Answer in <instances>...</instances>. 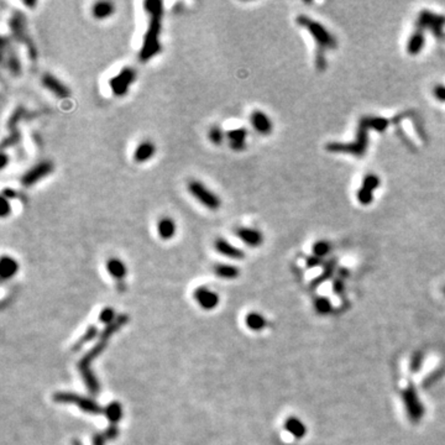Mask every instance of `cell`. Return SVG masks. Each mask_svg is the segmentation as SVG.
<instances>
[{
    "instance_id": "obj_37",
    "label": "cell",
    "mask_w": 445,
    "mask_h": 445,
    "mask_svg": "<svg viewBox=\"0 0 445 445\" xmlns=\"http://www.w3.org/2000/svg\"><path fill=\"white\" fill-rule=\"evenodd\" d=\"M22 3H24V5L30 6V8H34L36 5V1H22Z\"/></svg>"
},
{
    "instance_id": "obj_38",
    "label": "cell",
    "mask_w": 445,
    "mask_h": 445,
    "mask_svg": "<svg viewBox=\"0 0 445 445\" xmlns=\"http://www.w3.org/2000/svg\"><path fill=\"white\" fill-rule=\"evenodd\" d=\"M444 294H445V288H444Z\"/></svg>"
},
{
    "instance_id": "obj_5",
    "label": "cell",
    "mask_w": 445,
    "mask_h": 445,
    "mask_svg": "<svg viewBox=\"0 0 445 445\" xmlns=\"http://www.w3.org/2000/svg\"><path fill=\"white\" fill-rule=\"evenodd\" d=\"M53 163L48 160H45V161H41L39 163L35 164L34 167H31L29 171L22 175L21 177V183L22 185L25 187H31V185L36 184L37 182H40L42 181L43 178L50 176L51 173L53 172Z\"/></svg>"
},
{
    "instance_id": "obj_34",
    "label": "cell",
    "mask_w": 445,
    "mask_h": 445,
    "mask_svg": "<svg viewBox=\"0 0 445 445\" xmlns=\"http://www.w3.org/2000/svg\"><path fill=\"white\" fill-rule=\"evenodd\" d=\"M1 205H3V208H1V213L0 214H1V218H6L11 213V205L9 198H6L4 196L1 197Z\"/></svg>"
},
{
    "instance_id": "obj_36",
    "label": "cell",
    "mask_w": 445,
    "mask_h": 445,
    "mask_svg": "<svg viewBox=\"0 0 445 445\" xmlns=\"http://www.w3.org/2000/svg\"><path fill=\"white\" fill-rule=\"evenodd\" d=\"M421 363H422V355L421 354H417V356H414L413 360H412V364H411L412 371L418 370L419 366H421Z\"/></svg>"
},
{
    "instance_id": "obj_31",
    "label": "cell",
    "mask_w": 445,
    "mask_h": 445,
    "mask_svg": "<svg viewBox=\"0 0 445 445\" xmlns=\"http://www.w3.org/2000/svg\"><path fill=\"white\" fill-rule=\"evenodd\" d=\"M315 309L318 310L319 313H322V314H325V313L330 312L331 304L326 298H318V300L315 301Z\"/></svg>"
},
{
    "instance_id": "obj_7",
    "label": "cell",
    "mask_w": 445,
    "mask_h": 445,
    "mask_svg": "<svg viewBox=\"0 0 445 445\" xmlns=\"http://www.w3.org/2000/svg\"><path fill=\"white\" fill-rule=\"evenodd\" d=\"M136 78V72L134 68H124L118 76L111 78L110 87L115 96H124L129 90L130 85Z\"/></svg>"
},
{
    "instance_id": "obj_32",
    "label": "cell",
    "mask_w": 445,
    "mask_h": 445,
    "mask_svg": "<svg viewBox=\"0 0 445 445\" xmlns=\"http://www.w3.org/2000/svg\"><path fill=\"white\" fill-rule=\"evenodd\" d=\"M433 97L437 99L440 103H445V85L444 84H437L433 87L432 89Z\"/></svg>"
},
{
    "instance_id": "obj_28",
    "label": "cell",
    "mask_w": 445,
    "mask_h": 445,
    "mask_svg": "<svg viewBox=\"0 0 445 445\" xmlns=\"http://www.w3.org/2000/svg\"><path fill=\"white\" fill-rule=\"evenodd\" d=\"M8 67L9 71H10L14 76L21 74V63H20V60H19L18 55H16L14 51H9Z\"/></svg>"
},
{
    "instance_id": "obj_21",
    "label": "cell",
    "mask_w": 445,
    "mask_h": 445,
    "mask_svg": "<svg viewBox=\"0 0 445 445\" xmlns=\"http://www.w3.org/2000/svg\"><path fill=\"white\" fill-rule=\"evenodd\" d=\"M104 414L111 424H117L122 418V407L119 402H111L104 408Z\"/></svg>"
},
{
    "instance_id": "obj_35",
    "label": "cell",
    "mask_w": 445,
    "mask_h": 445,
    "mask_svg": "<svg viewBox=\"0 0 445 445\" xmlns=\"http://www.w3.org/2000/svg\"><path fill=\"white\" fill-rule=\"evenodd\" d=\"M105 440L104 434H96L93 437V445H105Z\"/></svg>"
},
{
    "instance_id": "obj_13",
    "label": "cell",
    "mask_w": 445,
    "mask_h": 445,
    "mask_svg": "<svg viewBox=\"0 0 445 445\" xmlns=\"http://www.w3.org/2000/svg\"><path fill=\"white\" fill-rule=\"evenodd\" d=\"M214 250L222 256H225L228 259L233 260H243L245 257L244 251L240 247L235 246L234 244H231L230 241H228L224 238H217L214 240Z\"/></svg>"
},
{
    "instance_id": "obj_2",
    "label": "cell",
    "mask_w": 445,
    "mask_h": 445,
    "mask_svg": "<svg viewBox=\"0 0 445 445\" xmlns=\"http://www.w3.org/2000/svg\"><path fill=\"white\" fill-rule=\"evenodd\" d=\"M187 191L188 193L203 205L205 209L210 212H217L222 207V199L215 192H213L208 185L204 184L199 180H191L187 183Z\"/></svg>"
},
{
    "instance_id": "obj_11",
    "label": "cell",
    "mask_w": 445,
    "mask_h": 445,
    "mask_svg": "<svg viewBox=\"0 0 445 445\" xmlns=\"http://www.w3.org/2000/svg\"><path fill=\"white\" fill-rule=\"evenodd\" d=\"M403 400H405V408H407L409 418L413 422L419 421L424 413V408L423 405H422L421 401L418 400L417 392L412 388V387H409L407 391H405V393H403Z\"/></svg>"
},
{
    "instance_id": "obj_16",
    "label": "cell",
    "mask_w": 445,
    "mask_h": 445,
    "mask_svg": "<svg viewBox=\"0 0 445 445\" xmlns=\"http://www.w3.org/2000/svg\"><path fill=\"white\" fill-rule=\"evenodd\" d=\"M424 46H425V36H424V31L423 30L418 29L417 31H414L411 36L408 37L405 50H407L408 55L409 56H418L419 53L423 51Z\"/></svg>"
},
{
    "instance_id": "obj_12",
    "label": "cell",
    "mask_w": 445,
    "mask_h": 445,
    "mask_svg": "<svg viewBox=\"0 0 445 445\" xmlns=\"http://www.w3.org/2000/svg\"><path fill=\"white\" fill-rule=\"evenodd\" d=\"M193 297L197 303L205 310L214 309L219 304V296L205 286L198 287V288L194 289Z\"/></svg>"
},
{
    "instance_id": "obj_6",
    "label": "cell",
    "mask_w": 445,
    "mask_h": 445,
    "mask_svg": "<svg viewBox=\"0 0 445 445\" xmlns=\"http://www.w3.org/2000/svg\"><path fill=\"white\" fill-rule=\"evenodd\" d=\"M250 124L255 133L261 136H268L273 131V121L270 115L260 109H255L250 114Z\"/></svg>"
},
{
    "instance_id": "obj_15",
    "label": "cell",
    "mask_w": 445,
    "mask_h": 445,
    "mask_svg": "<svg viewBox=\"0 0 445 445\" xmlns=\"http://www.w3.org/2000/svg\"><path fill=\"white\" fill-rule=\"evenodd\" d=\"M157 235L163 241H168L175 238L177 233V224L171 217H162L156 222Z\"/></svg>"
},
{
    "instance_id": "obj_14",
    "label": "cell",
    "mask_w": 445,
    "mask_h": 445,
    "mask_svg": "<svg viewBox=\"0 0 445 445\" xmlns=\"http://www.w3.org/2000/svg\"><path fill=\"white\" fill-rule=\"evenodd\" d=\"M157 151V147L151 140H145L141 141L134 150L133 160L135 163H145L148 162L152 157L155 156Z\"/></svg>"
},
{
    "instance_id": "obj_1",
    "label": "cell",
    "mask_w": 445,
    "mask_h": 445,
    "mask_svg": "<svg viewBox=\"0 0 445 445\" xmlns=\"http://www.w3.org/2000/svg\"><path fill=\"white\" fill-rule=\"evenodd\" d=\"M106 344H108V339L99 338V342L78 363V370H80L81 375H82L83 381L85 382L88 391L92 395H97L99 392V382L97 380V377L94 376V374H93V371L90 370V365L105 350Z\"/></svg>"
},
{
    "instance_id": "obj_30",
    "label": "cell",
    "mask_w": 445,
    "mask_h": 445,
    "mask_svg": "<svg viewBox=\"0 0 445 445\" xmlns=\"http://www.w3.org/2000/svg\"><path fill=\"white\" fill-rule=\"evenodd\" d=\"M115 319H117V317H115V312L113 308H105V309L101 310V314H99V321L103 324H106V325L113 323Z\"/></svg>"
},
{
    "instance_id": "obj_33",
    "label": "cell",
    "mask_w": 445,
    "mask_h": 445,
    "mask_svg": "<svg viewBox=\"0 0 445 445\" xmlns=\"http://www.w3.org/2000/svg\"><path fill=\"white\" fill-rule=\"evenodd\" d=\"M103 434L105 435L106 440L115 439V438L119 435V429H118L117 424H111V425H109V428L103 433Z\"/></svg>"
},
{
    "instance_id": "obj_9",
    "label": "cell",
    "mask_w": 445,
    "mask_h": 445,
    "mask_svg": "<svg viewBox=\"0 0 445 445\" xmlns=\"http://www.w3.org/2000/svg\"><path fill=\"white\" fill-rule=\"evenodd\" d=\"M235 235L241 243L250 247H259L263 244L265 236L263 231L252 226H240L235 230Z\"/></svg>"
},
{
    "instance_id": "obj_18",
    "label": "cell",
    "mask_w": 445,
    "mask_h": 445,
    "mask_svg": "<svg viewBox=\"0 0 445 445\" xmlns=\"http://www.w3.org/2000/svg\"><path fill=\"white\" fill-rule=\"evenodd\" d=\"M92 16L96 20H105L115 14V5L111 1H96L92 5Z\"/></svg>"
},
{
    "instance_id": "obj_29",
    "label": "cell",
    "mask_w": 445,
    "mask_h": 445,
    "mask_svg": "<svg viewBox=\"0 0 445 445\" xmlns=\"http://www.w3.org/2000/svg\"><path fill=\"white\" fill-rule=\"evenodd\" d=\"M331 250V245L329 244L328 241L319 240L313 245V254L315 257H323L325 255H328Z\"/></svg>"
},
{
    "instance_id": "obj_17",
    "label": "cell",
    "mask_w": 445,
    "mask_h": 445,
    "mask_svg": "<svg viewBox=\"0 0 445 445\" xmlns=\"http://www.w3.org/2000/svg\"><path fill=\"white\" fill-rule=\"evenodd\" d=\"M19 263L14 257L3 255L0 260V277L3 281L11 280L18 273Z\"/></svg>"
},
{
    "instance_id": "obj_20",
    "label": "cell",
    "mask_w": 445,
    "mask_h": 445,
    "mask_svg": "<svg viewBox=\"0 0 445 445\" xmlns=\"http://www.w3.org/2000/svg\"><path fill=\"white\" fill-rule=\"evenodd\" d=\"M215 276L222 280H235L240 275V270L236 266L229 263H215L213 266Z\"/></svg>"
},
{
    "instance_id": "obj_8",
    "label": "cell",
    "mask_w": 445,
    "mask_h": 445,
    "mask_svg": "<svg viewBox=\"0 0 445 445\" xmlns=\"http://www.w3.org/2000/svg\"><path fill=\"white\" fill-rule=\"evenodd\" d=\"M41 84L45 89H47L48 92L52 93L53 96L61 99H67L71 97V90L69 88L64 84L63 82L59 80L57 77H55L51 73H45L41 77Z\"/></svg>"
},
{
    "instance_id": "obj_19",
    "label": "cell",
    "mask_w": 445,
    "mask_h": 445,
    "mask_svg": "<svg viewBox=\"0 0 445 445\" xmlns=\"http://www.w3.org/2000/svg\"><path fill=\"white\" fill-rule=\"evenodd\" d=\"M105 268L106 271H108L109 275L114 278V280H118V281L124 280L125 276H126L127 273L126 265L122 263L121 260L117 259V257H111V259L106 260Z\"/></svg>"
},
{
    "instance_id": "obj_23",
    "label": "cell",
    "mask_w": 445,
    "mask_h": 445,
    "mask_svg": "<svg viewBox=\"0 0 445 445\" xmlns=\"http://www.w3.org/2000/svg\"><path fill=\"white\" fill-rule=\"evenodd\" d=\"M127 321H129V317H127L126 314H121V315H119V317H117V319H115L113 323L109 324V325H106L105 328H104V330L99 334V338H103V339L109 340L110 339L111 335L117 333V331L119 330V329L121 328V326L124 325Z\"/></svg>"
},
{
    "instance_id": "obj_26",
    "label": "cell",
    "mask_w": 445,
    "mask_h": 445,
    "mask_svg": "<svg viewBox=\"0 0 445 445\" xmlns=\"http://www.w3.org/2000/svg\"><path fill=\"white\" fill-rule=\"evenodd\" d=\"M98 334H99V329L97 328L96 325H90L89 328L85 330V333L83 334L82 337H81L77 342L74 343L73 350H80L83 345L87 344V343H89L90 340H93L96 337H98Z\"/></svg>"
},
{
    "instance_id": "obj_22",
    "label": "cell",
    "mask_w": 445,
    "mask_h": 445,
    "mask_svg": "<svg viewBox=\"0 0 445 445\" xmlns=\"http://www.w3.org/2000/svg\"><path fill=\"white\" fill-rule=\"evenodd\" d=\"M284 428H286V430H288L294 438H298V439L304 437L305 433H307L304 424H303L298 418H293V417L287 419L286 423H284Z\"/></svg>"
},
{
    "instance_id": "obj_10",
    "label": "cell",
    "mask_w": 445,
    "mask_h": 445,
    "mask_svg": "<svg viewBox=\"0 0 445 445\" xmlns=\"http://www.w3.org/2000/svg\"><path fill=\"white\" fill-rule=\"evenodd\" d=\"M247 135L249 131L246 127H235L226 131V142L234 152H243L246 150Z\"/></svg>"
},
{
    "instance_id": "obj_3",
    "label": "cell",
    "mask_w": 445,
    "mask_h": 445,
    "mask_svg": "<svg viewBox=\"0 0 445 445\" xmlns=\"http://www.w3.org/2000/svg\"><path fill=\"white\" fill-rule=\"evenodd\" d=\"M298 24L308 30V32H309L312 39L318 45L319 48L330 50V48H334L337 46V41L334 39L333 34L322 22L314 21L313 19L308 18V16H300Z\"/></svg>"
},
{
    "instance_id": "obj_4",
    "label": "cell",
    "mask_w": 445,
    "mask_h": 445,
    "mask_svg": "<svg viewBox=\"0 0 445 445\" xmlns=\"http://www.w3.org/2000/svg\"><path fill=\"white\" fill-rule=\"evenodd\" d=\"M53 401L57 403H74L80 409H82L85 413L90 414H99L104 413V409L96 402L94 400L89 397H83V396L77 395V393L72 392H56L53 395Z\"/></svg>"
},
{
    "instance_id": "obj_24",
    "label": "cell",
    "mask_w": 445,
    "mask_h": 445,
    "mask_svg": "<svg viewBox=\"0 0 445 445\" xmlns=\"http://www.w3.org/2000/svg\"><path fill=\"white\" fill-rule=\"evenodd\" d=\"M245 323H246L247 328L251 329V330H263V328L266 326L267 322L266 319L263 318V314H260V313L256 312H251L246 315V318H245Z\"/></svg>"
},
{
    "instance_id": "obj_25",
    "label": "cell",
    "mask_w": 445,
    "mask_h": 445,
    "mask_svg": "<svg viewBox=\"0 0 445 445\" xmlns=\"http://www.w3.org/2000/svg\"><path fill=\"white\" fill-rule=\"evenodd\" d=\"M208 140L215 146L222 145V142L226 140V133H224V130L220 125H213L208 130Z\"/></svg>"
},
{
    "instance_id": "obj_27",
    "label": "cell",
    "mask_w": 445,
    "mask_h": 445,
    "mask_svg": "<svg viewBox=\"0 0 445 445\" xmlns=\"http://www.w3.org/2000/svg\"><path fill=\"white\" fill-rule=\"evenodd\" d=\"M380 183H381V180H380V177L376 175V173H367V175L363 178L361 187L375 192V191H377V188L380 187Z\"/></svg>"
}]
</instances>
